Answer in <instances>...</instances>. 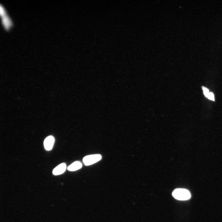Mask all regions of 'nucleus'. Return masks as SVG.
<instances>
[{"instance_id":"obj_1","label":"nucleus","mask_w":222,"mask_h":222,"mask_svg":"<svg viewBox=\"0 0 222 222\" xmlns=\"http://www.w3.org/2000/svg\"><path fill=\"white\" fill-rule=\"evenodd\" d=\"M172 195L175 199L181 200L188 199L191 196L189 191L183 188H178L175 189L173 192Z\"/></svg>"},{"instance_id":"obj_2","label":"nucleus","mask_w":222,"mask_h":222,"mask_svg":"<svg viewBox=\"0 0 222 222\" xmlns=\"http://www.w3.org/2000/svg\"><path fill=\"white\" fill-rule=\"evenodd\" d=\"M101 158V155L96 154L86 156L84 158L83 160L85 165L88 166L97 162Z\"/></svg>"},{"instance_id":"obj_3","label":"nucleus","mask_w":222,"mask_h":222,"mask_svg":"<svg viewBox=\"0 0 222 222\" xmlns=\"http://www.w3.org/2000/svg\"><path fill=\"white\" fill-rule=\"evenodd\" d=\"M54 141V138L52 136H49L46 138L44 141V145L45 149L47 150H51L53 146Z\"/></svg>"},{"instance_id":"obj_4","label":"nucleus","mask_w":222,"mask_h":222,"mask_svg":"<svg viewBox=\"0 0 222 222\" xmlns=\"http://www.w3.org/2000/svg\"><path fill=\"white\" fill-rule=\"evenodd\" d=\"M3 25L6 29H9L12 25V22L7 14L2 16Z\"/></svg>"},{"instance_id":"obj_5","label":"nucleus","mask_w":222,"mask_h":222,"mask_svg":"<svg viewBox=\"0 0 222 222\" xmlns=\"http://www.w3.org/2000/svg\"><path fill=\"white\" fill-rule=\"evenodd\" d=\"M66 165L65 163H62L56 167L53 171V173L55 175H58L63 173L66 169Z\"/></svg>"},{"instance_id":"obj_6","label":"nucleus","mask_w":222,"mask_h":222,"mask_svg":"<svg viewBox=\"0 0 222 222\" xmlns=\"http://www.w3.org/2000/svg\"><path fill=\"white\" fill-rule=\"evenodd\" d=\"M82 166V163L79 161H76L73 162L68 167L70 171H73L80 169Z\"/></svg>"},{"instance_id":"obj_7","label":"nucleus","mask_w":222,"mask_h":222,"mask_svg":"<svg viewBox=\"0 0 222 222\" xmlns=\"http://www.w3.org/2000/svg\"><path fill=\"white\" fill-rule=\"evenodd\" d=\"M202 88L204 91V94L206 97H207L209 93L208 89L204 86L202 87Z\"/></svg>"},{"instance_id":"obj_8","label":"nucleus","mask_w":222,"mask_h":222,"mask_svg":"<svg viewBox=\"0 0 222 222\" xmlns=\"http://www.w3.org/2000/svg\"><path fill=\"white\" fill-rule=\"evenodd\" d=\"M207 98L209 99H210L213 101H215L214 95L213 93L212 92H210L209 93L208 96L207 97Z\"/></svg>"}]
</instances>
